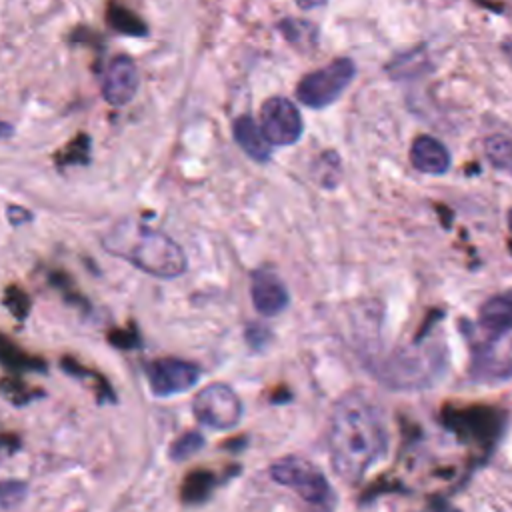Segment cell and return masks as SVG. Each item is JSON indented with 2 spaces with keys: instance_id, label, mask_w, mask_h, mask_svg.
<instances>
[{
  "instance_id": "1",
  "label": "cell",
  "mask_w": 512,
  "mask_h": 512,
  "mask_svg": "<svg viewBox=\"0 0 512 512\" xmlns=\"http://www.w3.org/2000/svg\"><path fill=\"white\" fill-rule=\"evenodd\" d=\"M388 450V430L380 406L362 392L342 396L328 424L332 470L348 484L360 482Z\"/></svg>"
},
{
  "instance_id": "2",
  "label": "cell",
  "mask_w": 512,
  "mask_h": 512,
  "mask_svg": "<svg viewBox=\"0 0 512 512\" xmlns=\"http://www.w3.org/2000/svg\"><path fill=\"white\" fill-rule=\"evenodd\" d=\"M102 246L112 256L156 278H178L188 268L186 254L174 238L136 220L114 224L102 236Z\"/></svg>"
},
{
  "instance_id": "3",
  "label": "cell",
  "mask_w": 512,
  "mask_h": 512,
  "mask_svg": "<svg viewBox=\"0 0 512 512\" xmlns=\"http://www.w3.org/2000/svg\"><path fill=\"white\" fill-rule=\"evenodd\" d=\"M270 478L296 492L312 506L328 508L334 504V492L318 466L300 456H286L270 466Z\"/></svg>"
},
{
  "instance_id": "4",
  "label": "cell",
  "mask_w": 512,
  "mask_h": 512,
  "mask_svg": "<svg viewBox=\"0 0 512 512\" xmlns=\"http://www.w3.org/2000/svg\"><path fill=\"white\" fill-rule=\"evenodd\" d=\"M356 76L350 58H336L330 64L306 74L296 86V98L308 108H326L336 102Z\"/></svg>"
},
{
  "instance_id": "5",
  "label": "cell",
  "mask_w": 512,
  "mask_h": 512,
  "mask_svg": "<svg viewBox=\"0 0 512 512\" xmlns=\"http://www.w3.org/2000/svg\"><path fill=\"white\" fill-rule=\"evenodd\" d=\"M196 420L214 430H232L240 424L244 406L238 394L222 382L204 386L192 400Z\"/></svg>"
},
{
  "instance_id": "6",
  "label": "cell",
  "mask_w": 512,
  "mask_h": 512,
  "mask_svg": "<svg viewBox=\"0 0 512 512\" xmlns=\"http://www.w3.org/2000/svg\"><path fill=\"white\" fill-rule=\"evenodd\" d=\"M260 128L272 146H292L300 140L304 122L292 100L272 96L262 104Z\"/></svg>"
},
{
  "instance_id": "7",
  "label": "cell",
  "mask_w": 512,
  "mask_h": 512,
  "mask_svg": "<svg viewBox=\"0 0 512 512\" xmlns=\"http://www.w3.org/2000/svg\"><path fill=\"white\" fill-rule=\"evenodd\" d=\"M146 376L150 384V392L158 398H170L182 394L196 386L202 376L198 364L182 360V358H158L146 366Z\"/></svg>"
},
{
  "instance_id": "8",
  "label": "cell",
  "mask_w": 512,
  "mask_h": 512,
  "mask_svg": "<svg viewBox=\"0 0 512 512\" xmlns=\"http://www.w3.org/2000/svg\"><path fill=\"white\" fill-rule=\"evenodd\" d=\"M138 90V70L132 58L116 56L102 78V96L110 106H126Z\"/></svg>"
},
{
  "instance_id": "9",
  "label": "cell",
  "mask_w": 512,
  "mask_h": 512,
  "mask_svg": "<svg viewBox=\"0 0 512 512\" xmlns=\"http://www.w3.org/2000/svg\"><path fill=\"white\" fill-rule=\"evenodd\" d=\"M250 298L256 312L264 318L278 316L288 308L290 294L284 282L268 270H254L250 276Z\"/></svg>"
},
{
  "instance_id": "10",
  "label": "cell",
  "mask_w": 512,
  "mask_h": 512,
  "mask_svg": "<svg viewBox=\"0 0 512 512\" xmlns=\"http://www.w3.org/2000/svg\"><path fill=\"white\" fill-rule=\"evenodd\" d=\"M410 162L422 174L440 176L450 168V152L432 136H418L410 146Z\"/></svg>"
},
{
  "instance_id": "11",
  "label": "cell",
  "mask_w": 512,
  "mask_h": 512,
  "mask_svg": "<svg viewBox=\"0 0 512 512\" xmlns=\"http://www.w3.org/2000/svg\"><path fill=\"white\" fill-rule=\"evenodd\" d=\"M232 134L236 144L256 162H268L272 156V144L264 136L262 128L256 124V120L248 114L238 116L232 122Z\"/></svg>"
},
{
  "instance_id": "12",
  "label": "cell",
  "mask_w": 512,
  "mask_h": 512,
  "mask_svg": "<svg viewBox=\"0 0 512 512\" xmlns=\"http://www.w3.org/2000/svg\"><path fill=\"white\" fill-rule=\"evenodd\" d=\"M480 326L490 334L502 336L512 330V290L488 298L480 306Z\"/></svg>"
},
{
  "instance_id": "13",
  "label": "cell",
  "mask_w": 512,
  "mask_h": 512,
  "mask_svg": "<svg viewBox=\"0 0 512 512\" xmlns=\"http://www.w3.org/2000/svg\"><path fill=\"white\" fill-rule=\"evenodd\" d=\"M278 30L282 32V36L296 48L300 50H308L312 46H316L318 40V28L308 22V20H300V18H284L278 22Z\"/></svg>"
},
{
  "instance_id": "14",
  "label": "cell",
  "mask_w": 512,
  "mask_h": 512,
  "mask_svg": "<svg viewBox=\"0 0 512 512\" xmlns=\"http://www.w3.org/2000/svg\"><path fill=\"white\" fill-rule=\"evenodd\" d=\"M484 154L494 168L512 172V140L510 138L488 136L484 140Z\"/></svg>"
},
{
  "instance_id": "15",
  "label": "cell",
  "mask_w": 512,
  "mask_h": 512,
  "mask_svg": "<svg viewBox=\"0 0 512 512\" xmlns=\"http://www.w3.org/2000/svg\"><path fill=\"white\" fill-rule=\"evenodd\" d=\"M204 444H206V438L202 436V432L190 430L172 442L168 456L172 462H184V460L192 458L194 454H198L204 448Z\"/></svg>"
},
{
  "instance_id": "16",
  "label": "cell",
  "mask_w": 512,
  "mask_h": 512,
  "mask_svg": "<svg viewBox=\"0 0 512 512\" xmlns=\"http://www.w3.org/2000/svg\"><path fill=\"white\" fill-rule=\"evenodd\" d=\"M314 176L324 188H334L340 180V158L336 152H324L314 162Z\"/></svg>"
},
{
  "instance_id": "17",
  "label": "cell",
  "mask_w": 512,
  "mask_h": 512,
  "mask_svg": "<svg viewBox=\"0 0 512 512\" xmlns=\"http://www.w3.org/2000/svg\"><path fill=\"white\" fill-rule=\"evenodd\" d=\"M28 496V484L18 478L0 480V510H12L24 504Z\"/></svg>"
},
{
  "instance_id": "18",
  "label": "cell",
  "mask_w": 512,
  "mask_h": 512,
  "mask_svg": "<svg viewBox=\"0 0 512 512\" xmlns=\"http://www.w3.org/2000/svg\"><path fill=\"white\" fill-rule=\"evenodd\" d=\"M214 484V476L208 472H194L186 480V490L182 492V498L186 502H200L210 494V488Z\"/></svg>"
},
{
  "instance_id": "19",
  "label": "cell",
  "mask_w": 512,
  "mask_h": 512,
  "mask_svg": "<svg viewBox=\"0 0 512 512\" xmlns=\"http://www.w3.org/2000/svg\"><path fill=\"white\" fill-rule=\"evenodd\" d=\"M270 330L264 326V324H248L246 326V342L252 346V348H256V350H260V348H264L266 344H268V340H270Z\"/></svg>"
},
{
  "instance_id": "20",
  "label": "cell",
  "mask_w": 512,
  "mask_h": 512,
  "mask_svg": "<svg viewBox=\"0 0 512 512\" xmlns=\"http://www.w3.org/2000/svg\"><path fill=\"white\" fill-rule=\"evenodd\" d=\"M6 216H8V220H10L14 226H20V224L32 220V214H30L26 208H22V206H8Z\"/></svg>"
},
{
  "instance_id": "21",
  "label": "cell",
  "mask_w": 512,
  "mask_h": 512,
  "mask_svg": "<svg viewBox=\"0 0 512 512\" xmlns=\"http://www.w3.org/2000/svg\"><path fill=\"white\" fill-rule=\"evenodd\" d=\"M326 2H328V0H296L298 8H302V10H314V8L324 6Z\"/></svg>"
},
{
  "instance_id": "22",
  "label": "cell",
  "mask_w": 512,
  "mask_h": 512,
  "mask_svg": "<svg viewBox=\"0 0 512 512\" xmlns=\"http://www.w3.org/2000/svg\"><path fill=\"white\" fill-rule=\"evenodd\" d=\"M14 134V126L0 120V138H10Z\"/></svg>"
},
{
  "instance_id": "23",
  "label": "cell",
  "mask_w": 512,
  "mask_h": 512,
  "mask_svg": "<svg viewBox=\"0 0 512 512\" xmlns=\"http://www.w3.org/2000/svg\"><path fill=\"white\" fill-rule=\"evenodd\" d=\"M504 50H506V54L512 58V38H508V40L504 42Z\"/></svg>"
},
{
  "instance_id": "24",
  "label": "cell",
  "mask_w": 512,
  "mask_h": 512,
  "mask_svg": "<svg viewBox=\"0 0 512 512\" xmlns=\"http://www.w3.org/2000/svg\"><path fill=\"white\" fill-rule=\"evenodd\" d=\"M6 454H8V444H2V446H0V460H2Z\"/></svg>"
},
{
  "instance_id": "25",
  "label": "cell",
  "mask_w": 512,
  "mask_h": 512,
  "mask_svg": "<svg viewBox=\"0 0 512 512\" xmlns=\"http://www.w3.org/2000/svg\"><path fill=\"white\" fill-rule=\"evenodd\" d=\"M508 224H510V232H512V210L508 212Z\"/></svg>"
}]
</instances>
